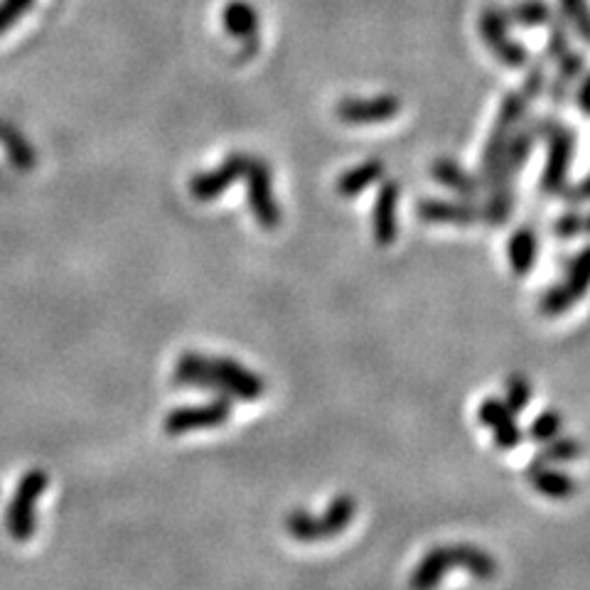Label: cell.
I'll return each instance as SVG.
<instances>
[{
    "instance_id": "d4e9b609",
    "label": "cell",
    "mask_w": 590,
    "mask_h": 590,
    "mask_svg": "<svg viewBox=\"0 0 590 590\" xmlns=\"http://www.w3.org/2000/svg\"><path fill=\"white\" fill-rule=\"evenodd\" d=\"M514 209V195L512 187H500V190H490L485 207L480 209V219L490 227H502Z\"/></svg>"
},
{
    "instance_id": "83f0119b",
    "label": "cell",
    "mask_w": 590,
    "mask_h": 590,
    "mask_svg": "<svg viewBox=\"0 0 590 590\" xmlns=\"http://www.w3.org/2000/svg\"><path fill=\"white\" fill-rule=\"evenodd\" d=\"M531 401V384L522 374H512V377L504 382V404L512 413L524 411Z\"/></svg>"
},
{
    "instance_id": "52a82bcc",
    "label": "cell",
    "mask_w": 590,
    "mask_h": 590,
    "mask_svg": "<svg viewBox=\"0 0 590 590\" xmlns=\"http://www.w3.org/2000/svg\"><path fill=\"white\" fill-rule=\"evenodd\" d=\"M507 15H504V10L500 8H485L480 15V32H482V40L487 42V47H490L492 52H495L497 59L504 64V67H512V69H519L527 64V50H524L519 42L509 40L507 35Z\"/></svg>"
},
{
    "instance_id": "603a6c76",
    "label": "cell",
    "mask_w": 590,
    "mask_h": 590,
    "mask_svg": "<svg viewBox=\"0 0 590 590\" xmlns=\"http://www.w3.org/2000/svg\"><path fill=\"white\" fill-rule=\"evenodd\" d=\"M504 15H507V23L519 25V28H541V25H549L554 18L544 0H522V3L504 10Z\"/></svg>"
},
{
    "instance_id": "7402d4cb",
    "label": "cell",
    "mask_w": 590,
    "mask_h": 590,
    "mask_svg": "<svg viewBox=\"0 0 590 590\" xmlns=\"http://www.w3.org/2000/svg\"><path fill=\"white\" fill-rule=\"evenodd\" d=\"M0 146L5 148L10 165H15L18 170L35 168V148H32L28 138H25L18 128L10 126V123L0 126Z\"/></svg>"
},
{
    "instance_id": "836d02e7",
    "label": "cell",
    "mask_w": 590,
    "mask_h": 590,
    "mask_svg": "<svg viewBox=\"0 0 590 590\" xmlns=\"http://www.w3.org/2000/svg\"><path fill=\"white\" fill-rule=\"evenodd\" d=\"M566 192V202H571V205H581V202H590V175L583 177L578 185H573L571 190H563Z\"/></svg>"
},
{
    "instance_id": "1f68e13d",
    "label": "cell",
    "mask_w": 590,
    "mask_h": 590,
    "mask_svg": "<svg viewBox=\"0 0 590 590\" xmlns=\"http://www.w3.org/2000/svg\"><path fill=\"white\" fill-rule=\"evenodd\" d=\"M583 69V57L576 55V52H566V55L559 57V84L561 87H566L568 82H573V79L581 74Z\"/></svg>"
},
{
    "instance_id": "74e56055",
    "label": "cell",
    "mask_w": 590,
    "mask_h": 590,
    "mask_svg": "<svg viewBox=\"0 0 590 590\" xmlns=\"http://www.w3.org/2000/svg\"><path fill=\"white\" fill-rule=\"evenodd\" d=\"M0 126H3V121H0Z\"/></svg>"
},
{
    "instance_id": "9c48e42d",
    "label": "cell",
    "mask_w": 590,
    "mask_h": 590,
    "mask_svg": "<svg viewBox=\"0 0 590 590\" xmlns=\"http://www.w3.org/2000/svg\"><path fill=\"white\" fill-rule=\"evenodd\" d=\"M337 118L347 126H374V123H386L394 116H399L401 101L399 96H374V99H342L337 104Z\"/></svg>"
},
{
    "instance_id": "7c38bea8",
    "label": "cell",
    "mask_w": 590,
    "mask_h": 590,
    "mask_svg": "<svg viewBox=\"0 0 590 590\" xmlns=\"http://www.w3.org/2000/svg\"><path fill=\"white\" fill-rule=\"evenodd\" d=\"M418 217L426 224H455V227H470L480 219V209L472 205V200L450 202L426 197L416 205Z\"/></svg>"
},
{
    "instance_id": "8992f818",
    "label": "cell",
    "mask_w": 590,
    "mask_h": 590,
    "mask_svg": "<svg viewBox=\"0 0 590 590\" xmlns=\"http://www.w3.org/2000/svg\"><path fill=\"white\" fill-rule=\"evenodd\" d=\"M209 369L222 396L241 401H259L264 396L266 384L256 372L246 369L244 364L229 357H209Z\"/></svg>"
},
{
    "instance_id": "e0dca14e",
    "label": "cell",
    "mask_w": 590,
    "mask_h": 590,
    "mask_svg": "<svg viewBox=\"0 0 590 590\" xmlns=\"http://www.w3.org/2000/svg\"><path fill=\"white\" fill-rule=\"evenodd\" d=\"M384 173H386L384 160L379 158L364 160L362 165H354V168L340 175V180H337V195L345 197V200H352V197L362 195L369 185L382 182Z\"/></svg>"
},
{
    "instance_id": "f546056e",
    "label": "cell",
    "mask_w": 590,
    "mask_h": 590,
    "mask_svg": "<svg viewBox=\"0 0 590 590\" xmlns=\"http://www.w3.org/2000/svg\"><path fill=\"white\" fill-rule=\"evenodd\" d=\"M35 0H0V35L8 32L32 8Z\"/></svg>"
},
{
    "instance_id": "30bf717a",
    "label": "cell",
    "mask_w": 590,
    "mask_h": 590,
    "mask_svg": "<svg viewBox=\"0 0 590 590\" xmlns=\"http://www.w3.org/2000/svg\"><path fill=\"white\" fill-rule=\"evenodd\" d=\"M399 195L401 187L396 180H382L377 200L372 207V232L379 246H391L399 234Z\"/></svg>"
},
{
    "instance_id": "f1b7e54d",
    "label": "cell",
    "mask_w": 590,
    "mask_h": 590,
    "mask_svg": "<svg viewBox=\"0 0 590 590\" xmlns=\"http://www.w3.org/2000/svg\"><path fill=\"white\" fill-rule=\"evenodd\" d=\"M561 8L566 18L571 20L573 28L581 32L583 40L590 42V5L588 0H561Z\"/></svg>"
},
{
    "instance_id": "4316f807",
    "label": "cell",
    "mask_w": 590,
    "mask_h": 590,
    "mask_svg": "<svg viewBox=\"0 0 590 590\" xmlns=\"http://www.w3.org/2000/svg\"><path fill=\"white\" fill-rule=\"evenodd\" d=\"M563 428V418L559 411L554 409H546L544 413H539V416L534 418V423H531L529 428V438L534 443H549L551 438H556L561 433Z\"/></svg>"
},
{
    "instance_id": "cb8c5ba5",
    "label": "cell",
    "mask_w": 590,
    "mask_h": 590,
    "mask_svg": "<svg viewBox=\"0 0 590 590\" xmlns=\"http://www.w3.org/2000/svg\"><path fill=\"white\" fill-rule=\"evenodd\" d=\"M561 286L566 288L568 295L573 298V303L583 298L590 288V246L583 251H578L571 259V264L566 268V278L561 281Z\"/></svg>"
},
{
    "instance_id": "2e32d148",
    "label": "cell",
    "mask_w": 590,
    "mask_h": 590,
    "mask_svg": "<svg viewBox=\"0 0 590 590\" xmlns=\"http://www.w3.org/2000/svg\"><path fill=\"white\" fill-rule=\"evenodd\" d=\"M173 382L180 386H197V389L217 391V382H214V374L209 369V357L202 352H185L175 364Z\"/></svg>"
},
{
    "instance_id": "6da1fadb",
    "label": "cell",
    "mask_w": 590,
    "mask_h": 590,
    "mask_svg": "<svg viewBox=\"0 0 590 590\" xmlns=\"http://www.w3.org/2000/svg\"><path fill=\"white\" fill-rule=\"evenodd\" d=\"M354 514H357L354 497L340 495L327 504L323 517H313L308 509H293V512H288L286 531L291 539L303 541V544L332 539V536H340L342 531L350 527Z\"/></svg>"
},
{
    "instance_id": "ba28073f",
    "label": "cell",
    "mask_w": 590,
    "mask_h": 590,
    "mask_svg": "<svg viewBox=\"0 0 590 590\" xmlns=\"http://www.w3.org/2000/svg\"><path fill=\"white\" fill-rule=\"evenodd\" d=\"M249 163H251V155L232 153L222 165H219V168L207 170V173L192 177L190 195L200 202L217 200V197L224 195V192H227L236 180H241V177L246 175Z\"/></svg>"
},
{
    "instance_id": "ac0fdd59",
    "label": "cell",
    "mask_w": 590,
    "mask_h": 590,
    "mask_svg": "<svg viewBox=\"0 0 590 590\" xmlns=\"http://www.w3.org/2000/svg\"><path fill=\"white\" fill-rule=\"evenodd\" d=\"M450 561L448 554H445V546H433L431 551L423 554V559L416 563L413 568L411 578H409V588L411 590H436L441 586L443 576L448 573Z\"/></svg>"
},
{
    "instance_id": "e575fe53",
    "label": "cell",
    "mask_w": 590,
    "mask_h": 590,
    "mask_svg": "<svg viewBox=\"0 0 590 590\" xmlns=\"http://www.w3.org/2000/svg\"><path fill=\"white\" fill-rule=\"evenodd\" d=\"M544 89V69L541 67H534L529 72V77H527V84H524V94H527V99L531 101L534 99L536 94H539V91Z\"/></svg>"
},
{
    "instance_id": "5bb4252c",
    "label": "cell",
    "mask_w": 590,
    "mask_h": 590,
    "mask_svg": "<svg viewBox=\"0 0 590 590\" xmlns=\"http://www.w3.org/2000/svg\"><path fill=\"white\" fill-rule=\"evenodd\" d=\"M450 568H463L477 581H492L497 576V561L487 551L472 544H450L445 546Z\"/></svg>"
},
{
    "instance_id": "484cf974",
    "label": "cell",
    "mask_w": 590,
    "mask_h": 590,
    "mask_svg": "<svg viewBox=\"0 0 590 590\" xmlns=\"http://www.w3.org/2000/svg\"><path fill=\"white\" fill-rule=\"evenodd\" d=\"M583 455V445L576 441V438H551L549 443H544V450L539 453V458L544 463L556 465V463H571V460H578Z\"/></svg>"
},
{
    "instance_id": "4fadbf2b",
    "label": "cell",
    "mask_w": 590,
    "mask_h": 590,
    "mask_svg": "<svg viewBox=\"0 0 590 590\" xmlns=\"http://www.w3.org/2000/svg\"><path fill=\"white\" fill-rule=\"evenodd\" d=\"M527 480L536 492H541L549 500H568L578 490V482L571 475L556 470L554 465L544 463L541 458H534L527 465Z\"/></svg>"
},
{
    "instance_id": "d6a6232c",
    "label": "cell",
    "mask_w": 590,
    "mask_h": 590,
    "mask_svg": "<svg viewBox=\"0 0 590 590\" xmlns=\"http://www.w3.org/2000/svg\"><path fill=\"white\" fill-rule=\"evenodd\" d=\"M551 37H549V55L551 57H563L568 52V35L566 28L559 23V20L551 18Z\"/></svg>"
},
{
    "instance_id": "8d00e7d4",
    "label": "cell",
    "mask_w": 590,
    "mask_h": 590,
    "mask_svg": "<svg viewBox=\"0 0 590 590\" xmlns=\"http://www.w3.org/2000/svg\"><path fill=\"white\" fill-rule=\"evenodd\" d=\"M583 232L590 234V214H586V217H583Z\"/></svg>"
},
{
    "instance_id": "3957f363",
    "label": "cell",
    "mask_w": 590,
    "mask_h": 590,
    "mask_svg": "<svg viewBox=\"0 0 590 590\" xmlns=\"http://www.w3.org/2000/svg\"><path fill=\"white\" fill-rule=\"evenodd\" d=\"M47 485H50V477H47L45 470H30L28 475L18 482L13 502L8 504V512H5V527H8L10 539H32L37 527L35 502L45 495Z\"/></svg>"
},
{
    "instance_id": "5b68a950",
    "label": "cell",
    "mask_w": 590,
    "mask_h": 590,
    "mask_svg": "<svg viewBox=\"0 0 590 590\" xmlns=\"http://www.w3.org/2000/svg\"><path fill=\"white\" fill-rule=\"evenodd\" d=\"M232 416V399L229 396H217L207 404L180 406L165 416L163 428L168 436H185L190 431H202V428H217L229 421Z\"/></svg>"
},
{
    "instance_id": "8fae6325",
    "label": "cell",
    "mask_w": 590,
    "mask_h": 590,
    "mask_svg": "<svg viewBox=\"0 0 590 590\" xmlns=\"http://www.w3.org/2000/svg\"><path fill=\"white\" fill-rule=\"evenodd\" d=\"M477 416H480L482 426L490 428V431H492V438H495L497 448L512 450V448H517L519 443H522L524 433H522V428H519L517 418H514L517 413L509 411L504 401L485 399L480 404V411H477Z\"/></svg>"
},
{
    "instance_id": "d590c367",
    "label": "cell",
    "mask_w": 590,
    "mask_h": 590,
    "mask_svg": "<svg viewBox=\"0 0 590 590\" xmlns=\"http://www.w3.org/2000/svg\"><path fill=\"white\" fill-rule=\"evenodd\" d=\"M576 101H578V106H581L583 114L590 116V74L586 79H583L581 89H578V99Z\"/></svg>"
},
{
    "instance_id": "44dd1931",
    "label": "cell",
    "mask_w": 590,
    "mask_h": 590,
    "mask_svg": "<svg viewBox=\"0 0 590 590\" xmlns=\"http://www.w3.org/2000/svg\"><path fill=\"white\" fill-rule=\"evenodd\" d=\"M224 30L236 40H256L259 35V13L246 0H232L222 13Z\"/></svg>"
},
{
    "instance_id": "277c9868",
    "label": "cell",
    "mask_w": 590,
    "mask_h": 590,
    "mask_svg": "<svg viewBox=\"0 0 590 590\" xmlns=\"http://www.w3.org/2000/svg\"><path fill=\"white\" fill-rule=\"evenodd\" d=\"M244 180L246 202H249V209L256 222H259V227L268 229V232L281 227V207H278L276 197H273L271 168H268L266 160L251 158Z\"/></svg>"
},
{
    "instance_id": "4dcf8cb0",
    "label": "cell",
    "mask_w": 590,
    "mask_h": 590,
    "mask_svg": "<svg viewBox=\"0 0 590 590\" xmlns=\"http://www.w3.org/2000/svg\"><path fill=\"white\" fill-rule=\"evenodd\" d=\"M554 232L559 239L571 241L578 234H583V214L581 212H563L554 224Z\"/></svg>"
},
{
    "instance_id": "d6986e66",
    "label": "cell",
    "mask_w": 590,
    "mask_h": 590,
    "mask_svg": "<svg viewBox=\"0 0 590 590\" xmlns=\"http://www.w3.org/2000/svg\"><path fill=\"white\" fill-rule=\"evenodd\" d=\"M536 138H539V131H536L534 123H519L512 133H509L507 141V155H504V173L509 175V180L517 177L519 170L524 168L527 158L531 155V148H534Z\"/></svg>"
},
{
    "instance_id": "7a4b0ae2",
    "label": "cell",
    "mask_w": 590,
    "mask_h": 590,
    "mask_svg": "<svg viewBox=\"0 0 590 590\" xmlns=\"http://www.w3.org/2000/svg\"><path fill=\"white\" fill-rule=\"evenodd\" d=\"M536 131H539V138H544L546 146H549L544 173H541V190L546 195H559V192L566 190L568 170H571L573 150H576V133L571 128L561 126V123L551 121V118L536 121Z\"/></svg>"
},
{
    "instance_id": "9a60e30c",
    "label": "cell",
    "mask_w": 590,
    "mask_h": 590,
    "mask_svg": "<svg viewBox=\"0 0 590 590\" xmlns=\"http://www.w3.org/2000/svg\"><path fill=\"white\" fill-rule=\"evenodd\" d=\"M431 177L438 182V185L458 192L463 200H475L477 192H480V177H472L468 170H463L458 163H455V160L450 158L433 160Z\"/></svg>"
},
{
    "instance_id": "ffe728a7",
    "label": "cell",
    "mask_w": 590,
    "mask_h": 590,
    "mask_svg": "<svg viewBox=\"0 0 590 590\" xmlns=\"http://www.w3.org/2000/svg\"><path fill=\"white\" fill-rule=\"evenodd\" d=\"M536 254H539V239L536 232L529 227L517 229L507 241V261L517 276H527L536 264Z\"/></svg>"
}]
</instances>
